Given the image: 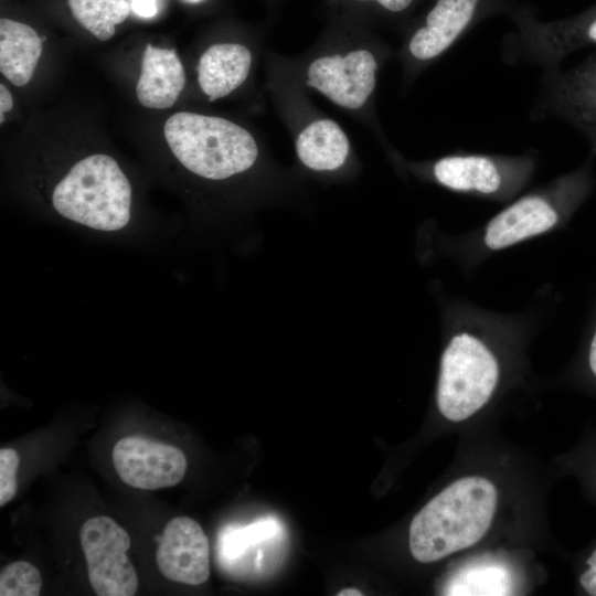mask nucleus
Masks as SVG:
<instances>
[{"label": "nucleus", "instance_id": "nucleus-8", "mask_svg": "<svg viewBox=\"0 0 596 596\" xmlns=\"http://www.w3.org/2000/svg\"><path fill=\"white\" fill-rule=\"evenodd\" d=\"M111 458L119 478L137 489L175 486L187 471V458L181 449L142 436L119 439Z\"/></svg>", "mask_w": 596, "mask_h": 596}, {"label": "nucleus", "instance_id": "nucleus-19", "mask_svg": "<svg viewBox=\"0 0 596 596\" xmlns=\"http://www.w3.org/2000/svg\"><path fill=\"white\" fill-rule=\"evenodd\" d=\"M76 21L98 40H109L129 15L127 0H67Z\"/></svg>", "mask_w": 596, "mask_h": 596}, {"label": "nucleus", "instance_id": "nucleus-16", "mask_svg": "<svg viewBox=\"0 0 596 596\" xmlns=\"http://www.w3.org/2000/svg\"><path fill=\"white\" fill-rule=\"evenodd\" d=\"M589 44L596 45V15L570 25L533 30L522 51L536 62L556 67L567 54Z\"/></svg>", "mask_w": 596, "mask_h": 596}, {"label": "nucleus", "instance_id": "nucleus-3", "mask_svg": "<svg viewBox=\"0 0 596 596\" xmlns=\"http://www.w3.org/2000/svg\"><path fill=\"white\" fill-rule=\"evenodd\" d=\"M166 141L190 172L210 180H223L249 169L258 149L243 127L220 117L180 111L163 127Z\"/></svg>", "mask_w": 596, "mask_h": 596}, {"label": "nucleus", "instance_id": "nucleus-28", "mask_svg": "<svg viewBox=\"0 0 596 596\" xmlns=\"http://www.w3.org/2000/svg\"><path fill=\"white\" fill-rule=\"evenodd\" d=\"M337 595L338 596H361L363 594L359 589H355V588H344V589H341Z\"/></svg>", "mask_w": 596, "mask_h": 596}, {"label": "nucleus", "instance_id": "nucleus-10", "mask_svg": "<svg viewBox=\"0 0 596 596\" xmlns=\"http://www.w3.org/2000/svg\"><path fill=\"white\" fill-rule=\"evenodd\" d=\"M376 70V60L368 50L352 51L344 56H324L310 64L307 85L339 106L356 109L373 92Z\"/></svg>", "mask_w": 596, "mask_h": 596}, {"label": "nucleus", "instance_id": "nucleus-18", "mask_svg": "<svg viewBox=\"0 0 596 596\" xmlns=\"http://www.w3.org/2000/svg\"><path fill=\"white\" fill-rule=\"evenodd\" d=\"M283 529L278 520L267 517L245 526L227 525L219 535V557L232 567L258 544L280 539Z\"/></svg>", "mask_w": 596, "mask_h": 596}, {"label": "nucleus", "instance_id": "nucleus-7", "mask_svg": "<svg viewBox=\"0 0 596 596\" xmlns=\"http://www.w3.org/2000/svg\"><path fill=\"white\" fill-rule=\"evenodd\" d=\"M531 167L528 158L454 155L437 160L433 175L453 191L496 196L520 187Z\"/></svg>", "mask_w": 596, "mask_h": 596}, {"label": "nucleus", "instance_id": "nucleus-6", "mask_svg": "<svg viewBox=\"0 0 596 596\" xmlns=\"http://www.w3.org/2000/svg\"><path fill=\"white\" fill-rule=\"evenodd\" d=\"M79 538L94 592L98 596L135 595L138 577L127 556L128 533L113 519L99 515L83 523Z\"/></svg>", "mask_w": 596, "mask_h": 596}, {"label": "nucleus", "instance_id": "nucleus-1", "mask_svg": "<svg viewBox=\"0 0 596 596\" xmlns=\"http://www.w3.org/2000/svg\"><path fill=\"white\" fill-rule=\"evenodd\" d=\"M498 504L496 486L481 476L455 480L413 518L409 551L433 563L477 544L490 529Z\"/></svg>", "mask_w": 596, "mask_h": 596}, {"label": "nucleus", "instance_id": "nucleus-13", "mask_svg": "<svg viewBox=\"0 0 596 596\" xmlns=\"http://www.w3.org/2000/svg\"><path fill=\"white\" fill-rule=\"evenodd\" d=\"M184 84L185 74L177 52L148 43L136 85L140 104L152 109L170 108L177 102Z\"/></svg>", "mask_w": 596, "mask_h": 596}, {"label": "nucleus", "instance_id": "nucleus-17", "mask_svg": "<svg viewBox=\"0 0 596 596\" xmlns=\"http://www.w3.org/2000/svg\"><path fill=\"white\" fill-rule=\"evenodd\" d=\"M296 151L301 162L312 170H336L348 157L349 140L338 124L320 119L301 130Z\"/></svg>", "mask_w": 596, "mask_h": 596}, {"label": "nucleus", "instance_id": "nucleus-25", "mask_svg": "<svg viewBox=\"0 0 596 596\" xmlns=\"http://www.w3.org/2000/svg\"><path fill=\"white\" fill-rule=\"evenodd\" d=\"M13 107V98L10 91L3 85H0V123L4 120V113Z\"/></svg>", "mask_w": 596, "mask_h": 596}, {"label": "nucleus", "instance_id": "nucleus-22", "mask_svg": "<svg viewBox=\"0 0 596 596\" xmlns=\"http://www.w3.org/2000/svg\"><path fill=\"white\" fill-rule=\"evenodd\" d=\"M20 458L15 450H0V505L8 503L17 492V470Z\"/></svg>", "mask_w": 596, "mask_h": 596}, {"label": "nucleus", "instance_id": "nucleus-23", "mask_svg": "<svg viewBox=\"0 0 596 596\" xmlns=\"http://www.w3.org/2000/svg\"><path fill=\"white\" fill-rule=\"evenodd\" d=\"M588 568L581 575L583 588L592 596H596V549L587 560Z\"/></svg>", "mask_w": 596, "mask_h": 596}, {"label": "nucleus", "instance_id": "nucleus-27", "mask_svg": "<svg viewBox=\"0 0 596 596\" xmlns=\"http://www.w3.org/2000/svg\"><path fill=\"white\" fill-rule=\"evenodd\" d=\"M588 365H589L592 374L596 377V322H595L593 334L589 342Z\"/></svg>", "mask_w": 596, "mask_h": 596}, {"label": "nucleus", "instance_id": "nucleus-9", "mask_svg": "<svg viewBox=\"0 0 596 596\" xmlns=\"http://www.w3.org/2000/svg\"><path fill=\"white\" fill-rule=\"evenodd\" d=\"M546 109L578 129L596 156V52L578 65L553 71L546 79Z\"/></svg>", "mask_w": 596, "mask_h": 596}, {"label": "nucleus", "instance_id": "nucleus-5", "mask_svg": "<svg viewBox=\"0 0 596 596\" xmlns=\"http://www.w3.org/2000/svg\"><path fill=\"white\" fill-rule=\"evenodd\" d=\"M590 184L588 163L557 181L546 193L517 200L487 224L486 246L499 251L550 231L585 198Z\"/></svg>", "mask_w": 596, "mask_h": 596}, {"label": "nucleus", "instance_id": "nucleus-14", "mask_svg": "<svg viewBox=\"0 0 596 596\" xmlns=\"http://www.w3.org/2000/svg\"><path fill=\"white\" fill-rule=\"evenodd\" d=\"M252 63L249 50L236 43L211 45L198 64V82L210 102L222 98L246 79Z\"/></svg>", "mask_w": 596, "mask_h": 596}, {"label": "nucleus", "instance_id": "nucleus-24", "mask_svg": "<svg viewBox=\"0 0 596 596\" xmlns=\"http://www.w3.org/2000/svg\"><path fill=\"white\" fill-rule=\"evenodd\" d=\"M158 0H130L134 12L141 18H151L157 11Z\"/></svg>", "mask_w": 596, "mask_h": 596}, {"label": "nucleus", "instance_id": "nucleus-12", "mask_svg": "<svg viewBox=\"0 0 596 596\" xmlns=\"http://www.w3.org/2000/svg\"><path fill=\"white\" fill-rule=\"evenodd\" d=\"M478 1L438 0L409 41L412 56L429 61L447 51L472 20Z\"/></svg>", "mask_w": 596, "mask_h": 596}, {"label": "nucleus", "instance_id": "nucleus-4", "mask_svg": "<svg viewBox=\"0 0 596 596\" xmlns=\"http://www.w3.org/2000/svg\"><path fill=\"white\" fill-rule=\"evenodd\" d=\"M500 366L489 345L470 332L456 333L446 345L437 384V406L450 422H462L491 398Z\"/></svg>", "mask_w": 596, "mask_h": 596}, {"label": "nucleus", "instance_id": "nucleus-15", "mask_svg": "<svg viewBox=\"0 0 596 596\" xmlns=\"http://www.w3.org/2000/svg\"><path fill=\"white\" fill-rule=\"evenodd\" d=\"M42 53V40L30 25L10 19L0 20V72L17 86L32 78Z\"/></svg>", "mask_w": 596, "mask_h": 596}, {"label": "nucleus", "instance_id": "nucleus-11", "mask_svg": "<svg viewBox=\"0 0 596 596\" xmlns=\"http://www.w3.org/2000/svg\"><path fill=\"white\" fill-rule=\"evenodd\" d=\"M156 558L161 574L173 582L200 585L210 576L207 538L201 525L188 517L167 523Z\"/></svg>", "mask_w": 596, "mask_h": 596}, {"label": "nucleus", "instance_id": "nucleus-21", "mask_svg": "<svg viewBox=\"0 0 596 596\" xmlns=\"http://www.w3.org/2000/svg\"><path fill=\"white\" fill-rule=\"evenodd\" d=\"M42 578L39 570L25 561L11 563L0 574L1 596H38Z\"/></svg>", "mask_w": 596, "mask_h": 596}, {"label": "nucleus", "instance_id": "nucleus-20", "mask_svg": "<svg viewBox=\"0 0 596 596\" xmlns=\"http://www.w3.org/2000/svg\"><path fill=\"white\" fill-rule=\"evenodd\" d=\"M511 576L500 564H477L462 568L445 588L446 595H509Z\"/></svg>", "mask_w": 596, "mask_h": 596}, {"label": "nucleus", "instance_id": "nucleus-26", "mask_svg": "<svg viewBox=\"0 0 596 596\" xmlns=\"http://www.w3.org/2000/svg\"><path fill=\"white\" fill-rule=\"evenodd\" d=\"M375 1L390 11L400 12L406 9L412 3L413 0H375Z\"/></svg>", "mask_w": 596, "mask_h": 596}, {"label": "nucleus", "instance_id": "nucleus-2", "mask_svg": "<svg viewBox=\"0 0 596 596\" xmlns=\"http://www.w3.org/2000/svg\"><path fill=\"white\" fill-rule=\"evenodd\" d=\"M131 185L117 161L91 155L55 184L52 205L63 217L93 230L114 232L130 220Z\"/></svg>", "mask_w": 596, "mask_h": 596}, {"label": "nucleus", "instance_id": "nucleus-29", "mask_svg": "<svg viewBox=\"0 0 596 596\" xmlns=\"http://www.w3.org/2000/svg\"><path fill=\"white\" fill-rule=\"evenodd\" d=\"M184 1H187L189 3H199V2H201L203 0H184Z\"/></svg>", "mask_w": 596, "mask_h": 596}]
</instances>
